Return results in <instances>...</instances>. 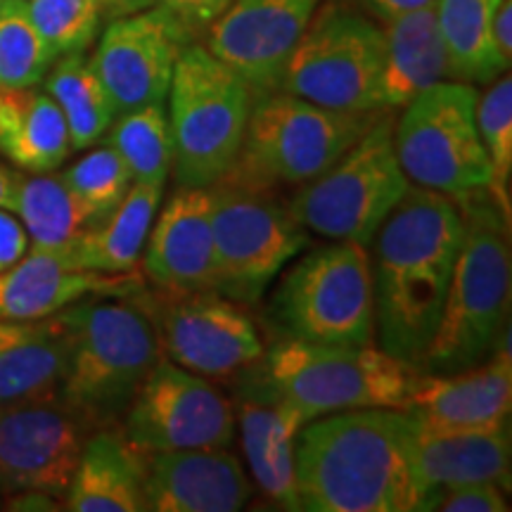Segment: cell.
<instances>
[{"label": "cell", "mask_w": 512, "mask_h": 512, "mask_svg": "<svg viewBox=\"0 0 512 512\" xmlns=\"http://www.w3.org/2000/svg\"><path fill=\"white\" fill-rule=\"evenodd\" d=\"M107 133V145L126 164L133 183L164 188L174 166V140L164 102L117 114Z\"/></svg>", "instance_id": "1f68e13d"}, {"label": "cell", "mask_w": 512, "mask_h": 512, "mask_svg": "<svg viewBox=\"0 0 512 512\" xmlns=\"http://www.w3.org/2000/svg\"><path fill=\"white\" fill-rule=\"evenodd\" d=\"M477 131L491 164L489 195L510 221V178H512V81L508 72L477 98Z\"/></svg>", "instance_id": "d6a6232c"}, {"label": "cell", "mask_w": 512, "mask_h": 512, "mask_svg": "<svg viewBox=\"0 0 512 512\" xmlns=\"http://www.w3.org/2000/svg\"><path fill=\"white\" fill-rule=\"evenodd\" d=\"M72 349L64 313L36 320L0 318V406L60 392Z\"/></svg>", "instance_id": "603a6c76"}, {"label": "cell", "mask_w": 512, "mask_h": 512, "mask_svg": "<svg viewBox=\"0 0 512 512\" xmlns=\"http://www.w3.org/2000/svg\"><path fill=\"white\" fill-rule=\"evenodd\" d=\"M46 93L67 121L72 150H86L98 143L117 117L110 95L83 53L62 55L50 64Z\"/></svg>", "instance_id": "4dcf8cb0"}, {"label": "cell", "mask_w": 512, "mask_h": 512, "mask_svg": "<svg viewBox=\"0 0 512 512\" xmlns=\"http://www.w3.org/2000/svg\"><path fill=\"white\" fill-rule=\"evenodd\" d=\"M93 432L60 392L0 406V491L64 498Z\"/></svg>", "instance_id": "5bb4252c"}, {"label": "cell", "mask_w": 512, "mask_h": 512, "mask_svg": "<svg viewBox=\"0 0 512 512\" xmlns=\"http://www.w3.org/2000/svg\"><path fill=\"white\" fill-rule=\"evenodd\" d=\"M501 3L503 0H434L448 57V79L491 83L508 72L491 36V24Z\"/></svg>", "instance_id": "f546056e"}, {"label": "cell", "mask_w": 512, "mask_h": 512, "mask_svg": "<svg viewBox=\"0 0 512 512\" xmlns=\"http://www.w3.org/2000/svg\"><path fill=\"white\" fill-rule=\"evenodd\" d=\"M496 354L460 373H422L413 384L406 413L434 432H486L508 427L512 406L510 335L503 332Z\"/></svg>", "instance_id": "ac0fdd59"}, {"label": "cell", "mask_w": 512, "mask_h": 512, "mask_svg": "<svg viewBox=\"0 0 512 512\" xmlns=\"http://www.w3.org/2000/svg\"><path fill=\"white\" fill-rule=\"evenodd\" d=\"M268 313L283 337L366 347L375 337L368 249L358 242L332 240L299 256L280 280Z\"/></svg>", "instance_id": "ba28073f"}, {"label": "cell", "mask_w": 512, "mask_h": 512, "mask_svg": "<svg viewBox=\"0 0 512 512\" xmlns=\"http://www.w3.org/2000/svg\"><path fill=\"white\" fill-rule=\"evenodd\" d=\"M17 3H24V0H17Z\"/></svg>", "instance_id": "ee69618b"}, {"label": "cell", "mask_w": 512, "mask_h": 512, "mask_svg": "<svg viewBox=\"0 0 512 512\" xmlns=\"http://www.w3.org/2000/svg\"><path fill=\"white\" fill-rule=\"evenodd\" d=\"M382 105L403 107L415 95L448 79V57L434 5L384 22Z\"/></svg>", "instance_id": "484cf974"}, {"label": "cell", "mask_w": 512, "mask_h": 512, "mask_svg": "<svg viewBox=\"0 0 512 512\" xmlns=\"http://www.w3.org/2000/svg\"><path fill=\"white\" fill-rule=\"evenodd\" d=\"M62 178L74 190V195L100 216V221L107 219L124 202L133 185L126 164L110 145L88 152L86 157L69 166Z\"/></svg>", "instance_id": "d590c367"}, {"label": "cell", "mask_w": 512, "mask_h": 512, "mask_svg": "<svg viewBox=\"0 0 512 512\" xmlns=\"http://www.w3.org/2000/svg\"><path fill=\"white\" fill-rule=\"evenodd\" d=\"M169 361L211 380H228L264 354L259 330L242 304L216 290L164 297L157 306Z\"/></svg>", "instance_id": "2e32d148"}, {"label": "cell", "mask_w": 512, "mask_h": 512, "mask_svg": "<svg viewBox=\"0 0 512 512\" xmlns=\"http://www.w3.org/2000/svg\"><path fill=\"white\" fill-rule=\"evenodd\" d=\"M240 439L261 494L283 510H302L294 472V441L306 425L302 413L275 401H240Z\"/></svg>", "instance_id": "d4e9b609"}, {"label": "cell", "mask_w": 512, "mask_h": 512, "mask_svg": "<svg viewBox=\"0 0 512 512\" xmlns=\"http://www.w3.org/2000/svg\"><path fill=\"white\" fill-rule=\"evenodd\" d=\"M415 422L396 408H358L316 418L294 441L302 510L413 512Z\"/></svg>", "instance_id": "7a4b0ae2"}, {"label": "cell", "mask_w": 512, "mask_h": 512, "mask_svg": "<svg viewBox=\"0 0 512 512\" xmlns=\"http://www.w3.org/2000/svg\"><path fill=\"white\" fill-rule=\"evenodd\" d=\"M209 190L214 290L254 306L294 256L309 247V233L268 188L221 178Z\"/></svg>", "instance_id": "30bf717a"}, {"label": "cell", "mask_w": 512, "mask_h": 512, "mask_svg": "<svg viewBox=\"0 0 512 512\" xmlns=\"http://www.w3.org/2000/svg\"><path fill=\"white\" fill-rule=\"evenodd\" d=\"M460 202V245L437 330L422 354V373H460L489 358L510 311V221L486 190Z\"/></svg>", "instance_id": "277c9868"}, {"label": "cell", "mask_w": 512, "mask_h": 512, "mask_svg": "<svg viewBox=\"0 0 512 512\" xmlns=\"http://www.w3.org/2000/svg\"><path fill=\"white\" fill-rule=\"evenodd\" d=\"M157 5V0H102V12L105 15L114 17H124V15H133V12L147 10Z\"/></svg>", "instance_id": "b9f144b4"}, {"label": "cell", "mask_w": 512, "mask_h": 512, "mask_svg": "<svg viewBox=\"0 0 512 512\" xmlns=\"http://www.w3.org/2000/svg\"><path fill=\"white\" fill-rule=\"evenodd\" d=\"M143 268L164 297L214 290L209 188L178 185L171 192L147 235Z\"/></svg>", "instance_id": "d6986e66"}, {"label": "cell", "mask_w": 512, "mask_h": 512, "mask_svg": "<svg viewBox=\"0 0 512 512\" xmlns=\"http://www.w3.org/2000/svg\"><path fill=\"white\" fill-rule=\"evenodd\" d=\"M100 3H102V0H100Z\"/></svg>", "instance_id": "f6af8a7d"}, {"label": "cell", "mask_w": 512, "mask_h": 512, "mask_svg": "<svg viewBox=\"0 0 512 512\" xmlns=\"http://www.w3.org/2000/svg\"><path fill=\"white\" fill-rule=\"evenodd\" d=\"M19 178H22V176L15 174V171L0 166V209L12 211V207H15V195H17Z\"/></svg>", "instance_id": "7bdbcfd3"}, {"label": "cell", "mask_w": 512, "mask_h": 512, "mask_svg": "<svg viewBox=\"0 0 512 512\" xmlns=\"http://www.w3.org/2000/svg\"><path fill=\"white\" fill-rule=\"evenodd\" d=\"M12 214L22 221L29 235V249L60 256L98 226L100 216L74 195L62 174H34L19 178Z\"/></svg>", "instance_id": "f1b7e54d"}, {"label": "cell", "mask_w": 512, "mask_h": 512, "mask_svg": "<svg viewBox=\"0 0 512 512\" xmlns=\"http://www.w3.org/2000/svg\"><path fill=\"white\" fill-rule=\"evenodd\" d=\"M157 3L169 10L192 34L197 29H207L233 0H157Z\"/></svg>", "instance_id": "74e56055"}, {"label": "cell", "mask_w": 512, "mask_h": 512, "mask_svg": "<svg viewBox=\"0 0 512 512\" xmlns=\"http://www.w3.org/2000/svg\"><path fill=\"white\" fill-rule=\"evenodd\" d=\"M477 88L439 81L403 105L394 150L411 185L453 202L489 190L491 164L477 131Z\"/></svg>", "instance_id": "8fae6325"}, {"label": "cell", "mask_w": 512, "mask_h": 512, "mask_svg": "<svg viewBox=\"0 0 512 512\" xmlns=\"http://www.w3.org/2000/svg\"><path fill=\"white\" fill-rule=\"evenodd\" d=\"M143 290L136 273H98L67 266L48 252L24 254L0 273V318L36 320L86 297H133Z\"/></svg>", "instance_id": "44dd1931"}, {"label": "cell", "mask_w": 512, "mask_h": 512, "mask_svg": "<svg viewBox=\"0 0 512 512\" xmlns=\"http://www.w3.org/2000/svg\"><path fill=\"white\" fill-rule=\"evenodd\" d=\"M368 10H373L382 22H389V19L408 15V12H415L420 8H427V5H434V0H363Z\"/></svg>", "instance_id": "60d3db41"}, {"label": "cell", "mask_w": 512, "mask_h": 512, "mask_svg": "<svg viewBox=\"0 0 512 512\" xmlns=\"http://www.w3.org/2000/svg\"><path fill=\"white\" fill-rule=\"evenodd\" d=\"M157 185L133 183L124 202L98 226L81 235L60 259L67 266L98 273H131L143 256L147 235L162 204Z\"/></svg>", "instance_id": "83f0119b"}, {"label": "cell", "mask_w": 512, "mask_h": 512, "mask_svg": "<svg viewBox=\"0 0 512 512\" xmlns=\"http://www.w3.org/2000/svg\"><path fill=\"white\" fill-rule=\"evenodd\" d=\"M242 396L285 403L306 422L358 408L406 411L420 368L382 349L283 337L242 370Z\"/></svg>", "instance_id": "3957f363"}, {"label": "cell", "mask_w": 512, "mask_h": 512, "mask_svg": "<svg viewBox=\"0 0 512 512\" xmlns=\"http://www.w3.org/2000/svg\"><path fill=\"white\" fill-rule=\"evenodd\" d=\"M413 472L420 491L418 510H425L430 496L444 486L491 482L508 489V427L486 432H434L415 422Z\"/></svg>", "instance_id": "7402d4cb"}, {"label": "cell", "mask_w": 512, "mask_h": 512, "mask_svg": "<svg viewBox=\"0 0 512 512\" xmlns=\"http://www.w3.org/2000/svg\"><path fill=\"white\" fill-rule=\"evenodd\" d=\"M53 62L31 27L24 3L0 0V91L38 86Z\"/></svg>", "instance_id": "836d02e7"}, {"label": "cell", "mask_w": 512, "mask_h": 512, "mask_svg": "<svg viewBox=\"0 0 512 512\" xmlns=\"http://www.w3.org/2000/svg\"><path fill=\"white\" fill-rule=\"evenodd\" d=\"M373 242L377 342L418 366L444 309L463 245V216L451 197L411 185Z\"/></svg>", "instance_id": "6da1fadb"}, {"label": "cell", "mask_w": 512, "mask_h": 512, "mask_svg": "<svg viewBox=\"0 0 512 512\" xmlns=\"http://www.w3.org/2000/svg\"><path fill=\"white\" fill-rule=\"evenodd\" d=\"M411 188L394 150V126L377 114L330 169L304 183L290 202L299 226L323 238L368 247Z\"/></svg>", "instance_id": "9c48e42d"}, {"label": "cell", "mask_w": 512, "mask_h": 512, "mask_svg": "<svg viewBox=\"0 0 512 512\" xmlns=\"http://www.w3.org/2000/svg\"><path fill=\"white\" fill-rule=\"evenodd\" d=\"M69 152L67 121L46 91H0V155L29 174H48Z\"/></svg>", "instance_id": "4316f807"}, {"label": "cell", "mask_w": 512, "mask_h": 512, "mask_svg": "<svg viewBox=\"0 0 512 512\" xmlns=\"http://www.w3.org/2000/svg\"><path fill=\"white\" fill-rule=\"evenodd\" d=\"M425 510L444 512H505L510 510L501 486L491 482L453 484L437 489L427 501Z\"/></svg>", "instance_id": "8d00e7d4"}, {"label": "cell", "mask_w": 512, "mask_h": 512, "mask_svg": "<svg viewBox=\"0 0 512 512\" xmlns=\"http://www.w3.org/2000/svg\"><path fill=\"white\" fill-rule=\"evenodd\" d=\"M174 178L185 188H209L240 155L254 93L207 48L188 46L169 86Z\"/></svg>", "instance_id": "52a82bcc"}, {"label": "cell", "mask_w": 512, "mask_h": 512, "mask_svg": "<svg viewBox=\"0 0 512 512\" xmlns=\"http://www.w3.org/2000/svg\"><path fill=\"white\" fill-rule=\"evenodd\" d=\"M190 31L162 5L114 17L88 64L117 114L164 102Z\"/></svg>", "instance_id": "9a60e30c"}, {"label": "cell", "mask_w": 512, "mask_h": 512, "mask_svg": "<svg viewBox=\"0 0 512 512\" xmlns=\"http://www.w3.org/2000/svg\"><path fill=\"white\" fill-rule=\"evenodd\" d=\"M24 12L53 60L83 53L98 36L105 15L100 0H24Z\"/></svg>", "instance_id": "e575fe53"}, {"label": "cell", "mask_w": 512, "mask_h": 512, "mask_svg": "<svg viewBox=\"0 0 512 512\" xmlns=\"http://www.w3.org/2000/svg\"><path fill=\"white\" fill-rule=\"evenodd\" d=\"M147 453L121 430L102 427L88 437L69 484L67 510L72 512H140L145 510L143 482Z\"/></svg>", "instance_id": "cb8c5ba5"}, {"label": "cell", "mask_w": 512, "mask_h": 512, "mask_svg": "<svg viewBox=\"0 0 512 512\" xmlns=\"http://www.w3.org/2000/svg\"><path fill=\"white\" fill-rule=\"evenodd\" d=\"M377 112H339L299 95H254L240 155L223 178L273 190L304 185L330 169L373 124Z\"/></svg>", "instance_id": "8992f818"}, {"label": "cell", "mask_w": 512, "mask_h": 512, "mask_svg": "<svg viewBox=\"0 0 512 512\" xmlns=\"http://www.w3.org/2000/svg\"><path fill=\"white\" fill-rule=\"evenodd\" d=\"M121 432L145 453L228 448L235 411L204 377L159 358L133 396Z\"/></svg>", "instance_id": "4fadbf2b"}, {"label": "cell", "mask_w": 512, "mask_h": 512, "mask_svg": "<svg viewBox=\"0 0 512 512\" xmlns=\"http://www.w3.org/2000/svg\"><path fill=\"white\" fill-rule=\"evenodd\" d=\"M491 36H494V46L496 53L501 57L505 67L510 69V60H512V0H503L498 5L496 15H494V24H491Z\"/></svg>", "instance_id": "ab89813d"}, {"label": "cell", "mask_w": 512, "mask_h": 512, "mask_svg": "<svg viewBox=\"0 0 512 512\" xmlns=\"http://www.w3.org/2000/svg\"><path fill=\"white\" fill-rule=\"evenodd\" d=\"M384 34L358 12L325 5L294 46L278 91L339 112H382Z\"/></svg>", "instance_id": "7c38bea8"}, {"label": "cell", "mask_w": 512, "mask_h": 512, "mask_svg": "<svg viewBox=\"0 0 512 512\" xmlns=\"http://www.w3.org/2000/svg\"><path fill=\"white\" fill-rule=\"evenodd\" d=\"M252 498L245 467L228 448L147 453L143 482L150 512H235Z\"/></svg>", "instance_id": "ffe728a7"}, {"label": "cell", "mask_w": 512, "mask_h": 512, "mask_svg": "<svg viewBox=\"0 0 512 512\" xmlns=\"http://www.w3.org/2000/svg\"><path fill=\"white\" fill-rule=\"evenodd\" d=\"M29 252V235L22 221L8 209H0V273L15 266Z\"/></svg>", "instance_id": "f35d334b"}, {"label": "cell", "mask_w": 512, "mask_h": 512, "mask_svg": "<svg viewBox=\"0 0 512 512\" xmlns=\"http://www.w3.org/2000/svg\"><path fill=\"white\" fill-rule=\"evenodd\" d=\"M72 349L60 382L64 403L93 430L124 418L138 387L159 361V337L150 311L131 297H86L67 309Z\"/></svg>", "instance_id": "5b68a950"}, {"label": "cell", "mask_w": 512, "mask_h": 512, "mask_svg": "<svg viewBox=\"0 0 512 512\" xmlns=\"http://www.w3.org/2000/svg\"><path fill=\"white\" fill-rule=\"evenodd\" d=\"M318 5L320 0H233L207 27V50L254 95L278 91Z\"/></svg>", "instance_id": "e0dca14e"}]
</instances>
